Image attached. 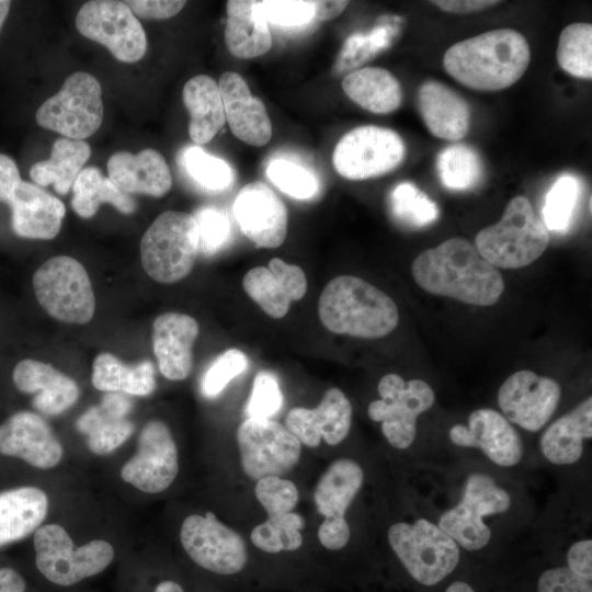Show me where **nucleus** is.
Instances as JSON below:
<instances>
[{
  "label": "nucleus",
  "instance_id": "nucleus-1",
  "mask_svg": "<svg viewBox=\"0 0 592 592\" xmlns=\"http://www.w3.org/2000/svg\"><path fill=\"white\" fill-rule=\"evenodd\" d=\"M417 284L428 293L459 301L491 306L504 289L502 275L469 240H445L420 253L411 266Z\"/></svg>",
  "mask_w": 592,
  "mask_h": 592
},
{
  "label": "nucleus",
  "instance_id": "nucleus-2",
  "mask_svg": "<svg viewBox=\"0 0 592 592\" xmlns=\"http://www.w3.org/2000/svg\"><path fill=\"white\" fill-rule=\"evenodd\" d=\"M531 60L527 39L512 29H498L463 39L444 54L446 72L478 91H500L514 84Z\"/></svg>",
  "mask_w": 592,
  "mask_h": 592
},
{
  "label": "nucleus",
  "instance_id": "nucleus-3",
  "mask_svg": "<svg viewBox=\"0 0 592 592\" xmlns=\"http://www.w3.org/2000/svg\"><path fill=\"white\" fill-rule=\"evenodd\" d=\"M318 314L329 331L366 339L387 335L399 320L398 308L386 293L353 275L337 276L326 285Z\"/></svg>",
  "mask_w": 592,
  "mask_h": 592
},
{
  "label": "nucleus",
  "instance_id": "nucleus-4",
  "mask_svg": "<svg viewBox=\"0 0 592 592\" xmlns=\"http://www.w3.org/2000/svg\"><path fill=\"white\" fill-rule=\"evenodd\" d=\"M549 241V232L531 202L519 195L508 203L497 224L477 234L475 247L496 267L520 269L538 259Z\"/></svg>",
  "mask_w": 592,
  "mask_h": 592
},
{
  "label": "nucleus",
  "instance_id": "nucleus-5",
  "mask_svg": "<svg viewBox=\"0 0 592 592\" xmlns=\"http://www.w3.org/2000/svg\"><path fill=\"white\" fill-rule=\"evenodd\" d=\"M198 251L195 218L184 212L167 210L160 214L140 241L144 271L164 284L184 278L192 271Z\"/></svg>",
  "mask_w": 592,
  "mask_h": 592
},
{
  "label": "nucleus",
  "instance_id": "nucleus-6",
  "mask_svg": "<svg viewBox=\"0 0 592 592\" xmlns=\"http://www.w3.org/2000/svg\"><path fill=\"white\" fill-rule=\"evenodd\" d=\"M387 536L402 566L422 585L437 584L459 562L458 544L429 520L395 523L389 527Z\"/></svg>",
  "mask_w": 592,
  "mask_h": 592
},
{
  "label": "nucleus",
  "instance_id": "nucleus-7",
  "mask_svg": "<svg viewBox=\"0 0 592 592\" xmlns=\"http://www.w3.org/2000/svg\"><path fill=\"white\" fill-rule=\"evenodd\" d=\"M38 304L53 318L75 325L88 323L95 311V298L84 266L68 255L45 261L33 275Z\"/></svg>",
  "mask_w": 592,
  "mask_h": 592
},
{
  "label": "nucleus",
  "instance_id": "nucleus-8",
  "mask_svg": "<svg viewBox=\"0 0 592 592\" xmlns=\"http://www.w3.org/2000/svg\"><path fill=\"white\" fill-rule=\"evenodd\" d=\"M35 563L50 582L68 587L103 571L114 558L113 546L96 539L73 546L59 524L39 526L34 534Z\"/></svg>",
  "mask_w": 592,
  "mask_h": 592
},
{
  "label": "nucleus",
  "instance_id": "nucleus-9",
  "mask_svg": "<svg viewBox=\"0 0 592 592\" xmlns=\"http://www.w3.org/2000/svg\"><path fill=\"white\" fill-rule=\"evenodd\" d=\"M103 119L102 89L98 79L83 71L70 75L60 90L36 112L37 124L61 136L83 140Z\"/></svg>",
  "mask_w": 592,
  "mask_h": 592
},
{
  "label": "nucleus",
  "instance_id": "nucleus-10",
  "mask_svg": "<svg viewBox=\"0 0 592 592\" xmlns=\"http://www.w3.org/2000/svg\"><path fill=\"white\" fill-rule=\"evenodd\" d=\"M377 389L380 399L369 403V418L382 423V432L391 446L408 448L415 437L418 417L435 401L433 389L424 380L406 382L398 374L383 376Z\"/></svg>",
  "mask_w": 592,
  "mask_h": 592
},
{
  "label": "nucleus",
  "instance_id": "nucleus-11",
  "mask_svg": "<svg viewBox=\"0 0 592 592\" xmlns=\"http://www.w3.org/2000/svg\"><path fill=\"white\" fill-rule=\"evenodd\" d=\"M511 505L510 494L487 474L468 476L460 502L443 513L439 527L458 546L467 550L483 548L490 540L491 531L483 522L487 515L503 513Z\"/></svg>",
  "mask_w": 592,
  "mask_h": 592
},
{
  "label": "nucleus",
  "instance_id": "nucleus-12",
  "mask_svg": "<svg viewBox=\"0 0 592 592\" xmlns=\"http://www.w3.org/2000/svg\"><path fill=\"white\" fill-rule=\"evenodd\" d=\"M405 156L406 146L398 133L386 127L363 125L339 139L332 162L341 177L365 180L395 170Z\"/></svg>",
  "mask_w": 592,
  "mask_h": 592
},
{
  "label": "nucleus",
  "instance_id": "nucleus-13",
  "mask_svg": "<svg viewBox=\"0 0 592 592\" xmlns=\"http://www.w3.org/2000/svg\"><path fill=\"white\" fill-rule=\"evenodd\" d=\"M240 465L246 476L260 480L282 477L299 462L301 444L283 424L271 419L244 420L237 430Z\"/></svg>",
  "mask_w": 592,
  "mask_h": 592
},
{
  "label": "nucleus",
  "instance_id": "nucleus-14",
  "mask_svg": "<svg viewBox=\"0 0 592 592\" xmlns=\"http://www.w3.org/2000/svg\"><path fill=\"white\" fill-rule=\"evenodd\" d=\"M81 35L105 46L122 62H136L147 50L145 30L125 1L92 0L76 16Z\"/></svg>",
  "mask_w": 592,
  "mask_h": 592
},
{
  "label": "nucleus",
  "instance_id": "nucleus-15",
  "mask_svg": "<svg viewBox=\"0 0 592 592\" xmlns=\"http://www.w3.org/2000/svg\"><path fill=\"white\" fill-rule=\"evenodd\" d=\"M181 544L200 567L221 576H232L247 565L244 539L208 511L185 517L180 530Z\"/></svg>",
  "mask_w": 592,
  "mask_h": 592
},
{
  "label": "nucleus",
  "instance_id": "nucleus-16",
  "mask_svg": "<svg viewBox=\"0 0 592 592\" xmlns=\"http://www.w3.org/2000/svg\"><path fill=\"white\" fill-rule=\"evenodd\" d=\"M178 473V448L168 425L159 420L148 422L139 434L137 453L121 469L122 479L143 492L159 493Z\"/></svg>",
  "mask_w": 592,
  "mask_h": 592
},
{
  "label": "nucleus",
  "instance_id": "nucleus-17",
  "mask_svg": "<svg viewBox=\"0 0 592 592\" xmlns=\"http://www.w3.org/2000/svg\"><path fill=\"white\" fill-rule=\"evenodd\" d=\"M560 396V386L555 379L524 369L504 380L498 391V403L511 422L535 432L551 418Z\"/></svg>",
  "mask_w": 592,
  "mask_h": 592
},
{
  "label": "nucleus",
  "instance_id": "nucleus-18",
  "mask_svg": "<svg viewBox=\"0 0 592 592\" xmlns=\"http://www.w3.org/2000/svg\"><path fill=\"white\" fill-rule=\"evenodd\" d=\"M234 214L242 234L258 248H277L284 242L287 209L264 182L248 183L238 192Z\"/></svg>",
  "mask_w": 592,
  "mask_h": 592
},
{
  "label": "nucleus",
  "instance_id": "nucleus-19",
  "mask_svg": "<svg viewBox=\"0 0 592 592\" xmlns=\"http://www.w3.org/2000/svg\"><path fill=\"white\" fill-rule=\"evenodd\" d=\"M351 423V402L337 387L329 388L316 408L295 407L285 418V426L301 445L310 448L318 447L322 440L330 446L340 444L348 436Z\"/></svg>",
  "mask_w": 592,
  "mask_h": 592
},
{
  "label": "nucleus",
  "instance_id": "nucleus-20",
  "mask_svg": "<svg viewBox=\"0 0 592 592\" xmlns=\"http://www.w3.org/2000/svg\"><path fill=\"white\" fill-rule=\"evenodd\" d=\"M448 434L455 445L479 448L499 466H514L523 455L517 432L502 414L492 409L473 411L467 426L456 424Z\"/></svg>",
  "mask_w": 592,
  "mask_h": 592
},
{
  "label": "nucleus",
  "instance_id": "nucleus-21",
  "mask_svg": "<svg viewBox=\"0 0 592 592\" xmlns=\"http://www.w3.org/2000/svg\"><path fill=\"white\" fill-rule=\"evenodd\" d=\"M0 453L48 469L62 456V447L49 424L37 413L19 411L0 424Z\"/></svg>",
  "mask_w": 592,
  "mask_h": 592
},
{
  "label": "nucleus",
  "instance_id": "nucleus-22",
  "mask_svg": "<svg viewBox=\"0 0 592 592\" xmlns=\"http://www.w3.org/2000/svg\"><path fill=\"white\" fill-rule=\"evenodd\" d=\"M218 88L232 134L251 146L266 145L272 137V123L264 103L251 94L246 80L237 72L226 71Z\"/></svg>",
  "mask_w": 592,
  "mask_h": 592
},
{
  "label": "nucleus",
  "instance_id": "nucleus-23",
  "mask_svg": "<svg viewBox=\"0 0 592 592\" xmlns=\"http://www.w3.org/2000/svg\"><path fill=\"white\" fill-rule=\"evenodd\" d=\"M197 321L185 314L166 312L152 325V350L161 374L170 380L185 379L193 366Z\"/></svg>",
  "mask_w": 592,
  "mask_h": 592
},
{
  "label": "nucleus",
  "instance_id": "nucleus-24",
  "mask_svg": "<svg viewBox=\"0 0 592 592\" xmlns=\"http://www.w3.org/2000/svg\"><path fill=\"white\" fill-rule=\"evenodd\" d=\"M8 205L11 227L16 236L49 240L59 234L66 207L44 189L22 180Z\"/></svg>",
  "mask_w": 592,
  "mask_h": 592
},
{
  "label": "nucleus",
  "instance_id": "nucleus-25",
  "mask_svg": "<svg viewBox=\"0 0 592 592\" xmlns=\"http://www.w3.org/2000/svg\"><path fill=\"white\" fill-rule=\"evenodd\" d=\"M15 387L24 394H34L33 407L43 414L57 415L75 405L80 396L78 384L50 364L25 358L12 374Z\"/></svg>",
  "mask_w": 592,
  "mask_h": 592
},
{
  "label": "nucleus",
  "instance_id": "nucleus-26",
  "mask_svg": "<svg viewBox=\"0 0 592 592\" xmlns=\"http://www.w3.org/2000/svg\"><path fill=\"white\" fill-rule=\"evenodd\" d=\"M109 178L127 194L166 195L172 186L170 168L163 156L146 148L138 153L117 151L107 161Z\"/></svg>",
  "mask_w": 592,
  "mask_h": 592
},
{
  "label": "nucleus",
  "instance_id": "nucleus-27",
  "mask_svg": "<svg viewBox=\"0 0 592 592\" xmlns=\"http://www.w3.org/2000/svg\"><path fill=\"white\" fill-rule=\"evenodd\" d=\"M133 401L123 392H106L98 406L88 409L77 421L78 431L87 435V444L96 455H106L123 444L134 432L127 419Z\"/></svg>",
  "mask_w": 592,
  "mask_h": 592
},
{
  "label": "nucleus",
  "instance_id": "nucleus-28",
  "mask_svg": "<svg viewBox=\"0 0 592 592\" xmlns=\"http://www.w3.org/2000/svg\"><path fill=\"white\" fill-rule=\"evenodd\" d=\"M418 106L430 133L441 139L456 141L470 126V109L466 100L436 80L424 81L418 91Z\"/></svg>",
  "mask_w": 592,
  "mask_h": 592
},
{
  "label": "nucleus",
  "instance_id": "nucleus-29",
  "mask_svg": "<svg viewBox=\"0 0 592 592\" xmlns=\"http://www.w3.org/2000/svg\"><path fill=\"white\" fill-rule=\"evenodd\" d=\"M591 436L592 398L588 397L546 429L540 439V449L550 463L570 465L581 457L583 441Z\"/></svg>",
  "mask_w": 592,
  "mask_h": 592
},
{
  "label": "nucleus",
  "instance_id": "nucleus-30",
  "mask_svg": "<svg viewBox=\"0 0 592 592\" xmlns=\"http://www.w3.org/2000/svg\"><path fill=\"white\" fill-rule=\"evenodd\" d=\"M364 481V471L350 458L332 462L320 476L314 501L323 520L346 521L345 513Z\"/></svg>",
  "mask_w": 592,
  "mask_h": 592
},
{
  "label": "nucleus",
  "instance_id": "nucleus-31",
  "mask_svg": "<svg viewBox=\"0 0 592 592\" xmlns=\"http://www.w3.org/2000/svg\"><path fill=\"white\" fill-rule=\"evenodd\" d=\"M190 114L189 135L197 145L210 141L226 122L218 83L209 76L191 78L182 91Z\"/></svg>",
  "mask_w": 592,
  "mask_h": 592
},
{
  "label": "nucleus",
  "instance_id": "nucleus-32",
  "mask_svg": "<svg viewBox=\"0 0 592 592\" xmlns=\"http://www.w3.org/2000/svg\"><path fill=\"white\" fill-rule=\"evenodd\" d=\"M48 511L46 493L21 487L0 493V547L20 540L39 527Z\"/></svg>",
  "mask_w": 592,
  "mask_h": 592
},
{
  "label": "nucleus",
  "instance_id": "nucleus-33",
  "mask_svg": "<svg viewBox=\"0 0 592 592\" xmlns=\"http://www.w3.org/2000/svg\"><path fill=\"white\" fill-rule=\"evenodd\" d=\"M226 10L224 36L229 53L241 59L266 54L272 46V35L267 22L253 10V1L229 0Z\"/></svg>",
  "mask_w": 592,
  "mask_h": 592
},
{
  "label": "nucleus",
  "instance_id": "nucleus-34",
  "mask_svg": "<svg viewBox=\"0 0 592 592\" xmlns=\"http://www.w3.org/2000/svg\"><path fill=\"white\" fill-rule=\"evenodd\" d=\"M341 86L354 103L372 113H392L402 103L399 81L390 71L380 67H364L349 72Z\"/></svg>",
  "mask_w": 592,
  "mask_h": 592
},
{
  "label": "nucleus",
  "instance_id": "nucleus-35",
  "mask_svg": "<svg viewBox=\"0 0 592 592\" xmlns=\"http://www.w3.org/2000/svg\"><path fill=\"white\" fill-rule=\"evenodd\" d=\"M90 156L87 141L60 137L53 145L50 158L31 167L30 177L39 186L53 184L58 194L66 195Z\"/></svg>",
  "mask_w": 592,
  "mask_h": 592
},
{
  "label": "nucleus",
  "instance_id": "nucleus-36",
  "mask_svg": "<svg viewBox=\"0 0 592 592\" xmlns=\"http://www.w3.org/2000/svg\"><path fill=\"white\" fill-rule=\"evenodd\" d=\"M91 380L102 391L148 396L156 388V371L148 360L127 365L115 355L103 352L93 361Z\"/></svg>",
  "mask_w": 592,
  "mask_h": 592
},
{
  "label": "nucleus",
  "instance_id": "nucleus-37",
  "mask_svg": "<svg viewBox=\"0 0 592 592\" xmlns=\"http://www.w3.org/2000/svg\"><path fill=\"white\" fill-rule=\"evenodd\" d=\"M72 209L82 218L93 217L100 205L109 203L128 215L136 210L135 200L105 178L96 167L81 170L72 185Z\"/></svg>",
  "mask_w": 592,
  "mask_h": 592
},
{
  "label": "nucleus",
  "instance_id": "nucleus-38",
  "mask_svg": "<svg viewBox=\"0 0 592 592\" xmlns=\"http://www.w3.org/2000/svg\"><path fill=\"white\" fill-rule=\"evenodd\" d=\"M401 22L400 16L385 15L369 33H355L348 37L338 55L335 72L344 73L353 70L387 49L399 32Z\"/></svg>",
  "mask_w": 592,
  "mask_h": 592
},
{
  "label": "nucleus",
  "instance_id": "nucleus-39",
  "mask_svg": "<svg viewBox=\"0 0 592 592\" xmlns=\"http://www.w3.org/2000/svg\"><path fill=\"white\" fill-rule=\"evenodd\" d=\"M436 169L442 184L454 191L474 189L483 174V164L479 153L465 144H455L444 148L437 155Z\"/></svg>",
  "mask_w": 592,
  "mask_h": 592
},
{
  "label": "nucleus",
  "instance_id": "nucleus-40",
  "mask_svg": "<svg viewBox=\"0 0 592 592\" xmlns=\"http://www.w3.org/2000/svg\"><path fill=\"white\" fill-rule=\"evenodd\" d=\"M557 61L572 77L592 78V24L576 22L566 26L558 39Z\"/></svg>",
  "mask_w": 592,
  "mask_h": 592
},
{
  "label": "nucleus",
  "instance_id": "nucleus-41",
  "mask_svg": "<svg viewBox=\"0 0 592 592\" xmlns=\"http://www.w3.org/2000/svg\"><path fill=\"white\" fill-rule=\"evenodd\" d=\"M242 286L270 317L280 319L288 312L292 300L278 276L269 267L249 270L242 278Z\"/></svg>",
  "mask_w": 592,
  "mask_h": 592
},
{
  "label": "nucleus",
  "instance_id": "nucleus-42",
  "mask_svg": "<svg viewBox=\"0 0 592 592\" xmlns=\"http://www.w3.org/2000/svg\"><path fill=\"white\" fill-rule=\"evenodd\" d=\"M394 216L410 227H424L439 217L437 205L411 182L399 183L390 194Z\"/></svg>",
  "mask_w": 592,
  "mask_h": 592
},
{
  "label": "nucleus",
  "instance_id": "nucleus-43",
  "mask_svg": "<svg viewBox=\"0 0 592 592\" xmlns=\"http://www.w3.org/2000/svg\"><path fill=\"white\" fill-rule=\"evenodd\" d=\"M182 161L190 178L205 190L223 191L234 180L231 167L225 160L207 153L201 147L186 148L182 155Z\"/></svg>",
  "mask_w": 592,
  "mask_h": 592
},
{
  "label": "nucleus",
  "instance_id": "nucleus-44",
  "mask_svg": "<svg viewBox=\"0 0 592 592\" xmlns=\"http://www.w3.org/2000/svg\"><path fill=\"white\" fill-rule=\"evenodd\" d=\"M580 195L579 180L565 174L558 178L546 194L543 206V223L547 230L565 231Z\"/></svg>",
  "mask_w": 592,
  "mask_h": 592
},
{
  "label": "nucleus",
  "instance_id": "nucleus-45",
  "mask_svg": "<svg viewBox=\"0 0 592 592\" xmlns=\"http://www.w3.org/2000/svg\"><path fill=\"white\" fill-rule=\"evenodd\" d=\"M266 175L282 192L297 200L311 198L319 190L314 172L287 159L277 158L269 162Z\"/></svg>",
  "mask_w": 592,
  "mask_h": 592
},
{
  "label": "nucleus",
  "instance_id": "nucleus-46",
  "mask_svg": "<svg viewBox=\"0 0 592 592\" xmlns=\"http://www.w3.org/2000/svg\"><path fill=\"white\" fill-rule=\"evenodd\" d=\"M253 10L267 23L280 26H304L315 20L314 1L263 0L253 1Z\"/></svg>",
  "mask_w": 592,
  "mask_h": 592
},
{
  "label": "nucleus",
  "instance_id": "nucleus-47",
  "mask_svg": "<svg viewBox=\"0 0 592 592\" xmlns=\"http://www.w3.org/2000/svg\"><path fill=\"white\" fill-rule=\"evenodd\" d=\"M254 496L267 516L293 511L299 500L296 485L278 476L261 478L254 486Z\"/></svg>",
  "mask_w": 592,
  "mask_h": 592
},
{
  "label": "nucleus",
  "instance_id": "nucleus-48",
  "mask_svg": "<svg viewBox=\"0 0 592 592\" xmlns=\"http://www.w3.org/2000/svg\"><path fill=\"white\" fill-rule=\"evenodd\" d=\"M248 358L238 349L219 354L204 373L201 380L202 394L207 398L218 396L229 382L246 371Z\"/></svg>",
  "mask_w": 592,
  "mask_h": 592
},
{
  "label": "nucleus",
  "instance_id": "nucleus-49",
  "mask_svg": "<svg viewBox=\"0 0 592 592\" xmlns=\"http://www.w3.org/2000/svg\"><path fill=\"white\" fill-rule=\"evenodd\" d=\"M283 405V394L276 377L266 371L254 377L244 412L251 419H270Z\"/></svg>",
  "mask_w": 592,
  "mask_h": 592
},
{
  "label": "nucleus",
  "instance_id": "nucleus-50",
  "mask_svg": "<svg viewBox=\"0 0 592 592\" xmlns=\"http://www.w3.org/2000/svg\"><path fill=\"white\" fill-rule=\"evenodd\" d=\"M193 216L197 225L200 251L210 254L219 250L230 235L227 215L214 207H202Z\"/></svg>",
  "mask_w": 592,
  "mask_h": 592
},
{
  "label": "nucleus",
  "instance_id": "nucleus-51",
  "mask_svg": "<svg viewBox=\"0 0 592 592\" xmlns=\"http://www.w3.org/2000/svg\"><path fill=\"white\" fill-rule=\"evenodd\" d=\"M537 592H592V579L567 566L550 568L539 576Z\"/></svg>",
  "mask_w": 592,
  "mask_h": 592
},
{
  "label": "nucleus",
  "instance_id": "nucleus-52",
  "mask_svg": "<svg viewBox=\"0 0 592 592\" xmlns=\"http://www.w3.org/2000/svg\"><path fill=\"white\" fill-rule=\"evenodd\" d=\"M267 519L275 526L284 551H295L300 548L304 542L300 531L305 528V520L300 514L291 511L267 516Z\"/></svg>",
  "mask_w": 592,
  "mask_h": 592
},
{
  "label": "nucleus",
  "instance_id": "nucleus-53",
  "mask_svg": "<svg viewBox=\"0 0 592 592\" xmlns=\"http://www.w3.org/2000/svg\"><path fill=\"white\" fill-rule=\"evenodd\" d=\"M267 267L278 276L292 301L299 300L305 296L307 278L298 265L288 264L280 258H273Z\"/></svg>",
  "mask_w": 592,
  "mask_h": 592
},
{
  "label": "nucleus",
  "instance_id": "nucleus-54",
  "mask_svg": "<svg viewBox=\"0 0 592 592\" xmlns=\"http://www.w3.org/2000/svg\"><path fill=\"white\" fill-rule=\"evenodd\" d=\"M135 16L149 20H164L178 14L186 1L179 0H128L125 1Z\"/></svg>",
  "mask_w": 592,
  "mask_h": 592
},
{
  "label": "nucleus",
  "instance_id": "nucleus-55",
  "mask_svg": "<svg viewBox=\"0 0 592 592\" xmlns=\"http://www.w3.org/2000/svg\"><path fill=\"white\" fill-rule=\"evenodd\" d=\"M350 536L348 521L323 520L318 528V539L329 550H340L345 547Z\"/></svg>",
  "mask_w": 592,
  "mask_h": 592
},
{
  "label": "nucleus",
  "instance_id": "nucleus-56",
  "mask_svg": "<svg viewBox=\"0 0 592 592\" xmlns=\"http://www.w3.org/2000/svg\"><path fill=\"white\" fill-rule=\"evenodd\" d=\"M567 567L578 574L592 579V540L572 544L567 553Z\"/></svg>",
  "mask_w": 592,
  "mask_h": 592
},
{
  "label": "nucleus",
  "instance_id": "nucleus-57",
  "mask_svg": "<svg viewBox=\"0 0 592 592\" xmlns=\"http://www.w3.org/2000/svg\"><path fill=\"white\" fill-rule=\"evenodd\" d=\"M22 181L20 171L15 161L4 155L0 153V202L9 203L14 190Z\"/></svg>",
  "mask_w": 592,
  "mask_h": 592
},
{
  "label": "nucleus",
  "instance_id": "nucleus-58",
  "mask_svg": "<svg viewBox=\"0 0 592 592\" xmlns=\"http://www.w3.org/2000/svg\"><path fill=\"white\" fill-rule=\"evenodd\" d=\"M250 538L252 544L262 551L269 554L283 551L277 531L269 519L252 530Z\"/></svg>",
  "mask_w": 592,
  "mask_h": 592
},
{
  "label": "nucleus",
  "instance_id": "nucleus-59",
  "mask_svg": "<svg viewBox=\"0 0 592 592\" xmlns=\"http://www.w3.org/2000/svg\"><path fill=\"white\" fill-rule=\"evenodd\" d=\"M431 2L445 12L457 14L478 12L501 3L498 0H437Z\"/></svg>",
  "mask_w": 592,
  "mask_h": 592
},
{
  "label": "nucleus",
  "instance_id": "nucleus-60",
  "mask_svg": "<svg viewBox=\"0 0 592 592\" xmlns=\"http://www.w3.org/2000/svg\"><path fill=\"white\" fill-rule=\"evenodd\" d=\"M349 1H314L315 21H328L340 15L348 7Z\"/></svg>",
  "mask_w": 592,
  "mask_h": 592
},
{
  "label": "nucleus",
  "instance_id": "nucleus-61",
  "mask_svg": "<svg viewBox=\"0 0 592 592\" xmlns=\"http://www.w3.org/2000/svg\"><path fill=\"white\" fill-rule=\"evenodd\" d=\"M23 577L12 568H0V592H24Z\"/></svg>",
  "mask_w": 592,
  "mask_h": 592
},
{
  "label": "nucleus",
  "instance_id": "nucleus-62",
  "mask_svg": "<svg viewBox=\"0 0 592 592\" xmlns=\"http://www.w3.org/2000/svg\"><path fill=\"white\" fill-rule=\"evenodd\" d=\"M155 592H184L182 587L171 580H166L160 582L156 589Z\"/></svg>",
  "mask_w": 592,
  "mask_h": 592
},
{
  "label": "nucleus",
  "instance_id": "nucleus-63",
  "mask_svg": "<svg viewBox=\"0 0 592 592\" xmlns=\"http://www.w3.org/2000/svg\"><path fill=\"white\" fill-rule=\"evenodd\" d=\"M445 592H476L474 588L465 581H454L452 582Z\"/></svg>",
  "mask_w": 592,
  "mask_h": 592
},
{
  "label": "nucleus",
  "instance_id": "nucleus-64",
  "mask_svg": "<svg viewBox=\"0 0 592 592\" xmlns=\"http://www.w3.org/2000/svg\"><path fill=\"white\" fill-rule=\"evenodd\" d=\"M11 8V1L0 0V30L2 29L4 21L9 14Z\"/></svg>",
  "mask_w": 592,
  "mask_h": 592
}]
</instances>
